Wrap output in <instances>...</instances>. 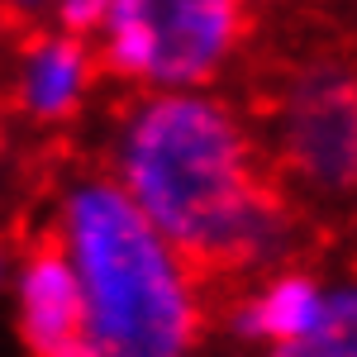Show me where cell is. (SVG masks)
<instances>
[{"instance_id": "cell-1", "label": "cell", "mask_w": 357, "mask_h": 357, "mask_svg": "<svg viewBox=\"0 0 357 357\" xmlns=\"http://www.w3.org/2000/svg\"><path fill=\"white\" fill-rule=\"evenodd\" d=\"M110 176L200 281L276 272L305 243L252 124L200 86L138 96L119 114Z\"/></svg>"}, {"instance_id": "cell-2", "label": "cell", "mask_w": 357, "mask_h": 357, "mask_svg": "<svg viewBox=\"0 0 357 357\" xmlns=\"http://www.w3.org/2000/svg\"><path fill=\"white\" fill-rule=\"evenodd\" d=\"M57 248L77 276L82 343L96 357H191L205 301L191 262L105 172H82L57 200Z\"/></svg>"}, {"instance_id": "cell-3", "label": "cell", "mask_w": 357, "mask_h": 357, "mask_svg": "<svg viewBox=\"0 0 357 357\" xmlns=\"http://www.w3.org/2000/svg\"><path fill=\"white\" fill-rule=\"evenodd\" d=\"M281 158L296 186L314 200L348 195L357 172V114L353 77L338 62L301 67L281 96Z\"/></svg>"}, {"instance_id": "cell-4", "label": "cell", "mask_w": 357, "mask_h": 357, "mask_svg": "<svg viewBox=\"0 0 357 357\" xmlns=\"http://www.w3.org/2000/svg\"><path fill=\"white\" fill-rule=\"evenodd\" d=\"M134 20L153 24V91L205 86L248 33L243 0H143Z\"/></svg>"}, {"instance_id": "cell-5", "label": "cell", "mask_w": 357, "mask_h": 357, "mask_svg": "<svg viewBox=\"0 0 357 357\" xmlns=\"http://www.w3.org/2000/svg\"><path fill=\"white\" fill-rule=\"evenodd\" d=\"M15 305H20V333L38 357H53L57 348L82 338V296L77 276L67 267L62 248H33L15 272Z\"/></svg>"}, {"instance_id": "cell-6", "label": "cell", "mask_w": 357, "mask_h": 357, "mask_svg": "<svg viewBox=\"0 0 357 357\" xmlns=\"http://www.w3.org/2000/svg\"><path fill=\"white\" fill-rule=\"evenodd\" d=\"M91 77H96V53L82 33H48V38H33L20 57L15 100L24 114L57 124L82 110Z\"/></svg>"}, {"instance_id": "cell-7", "label": "cell", "mask_w": 357, "mask_h": 357, "mask_svg": "<svg viewBox=\"0 0 357 357\" xmlns=\"http://www.w3.org/2000/svg\"><path fill=\"white\" fill-rule=\"evenodd\" d=\"M329 314V291L314 272H272L267 286L248 291L229 310V329L243 343H296L324 324Z\"/></svg>"}, {"instance_id": "cell-8", "label": "cell", "mask_w": 357, "mask_h": 357, "mask_svg": "<svg viewBox=\"0 0 357 357\" xmlns=\"http://www.w3.org/2000/svg\"><path fill=\"white\" fill-rule=\"evenodd\" d=\"M267 357H357V296H353V286H333L329 291V314H324V324L310 338L276 343Z\"/></svg>"}, {"instance_id": "cell-9", "label": "cell", "mask_w": 357, "mask_h": 357, "mask_svg": "<svg viewBox=\"0 0 357 357\" xmlns=\"http://www.w3.org/2000/svg\"><path fill=\"white\" fill-rule=\"evenodd\" d=\"M53 5L62 33H82V38L105 24V10H110V0H53Z\"/></svg>"}, {"instance_id": "cell-10", "label": "cell", "mask_w": 357, "mask_h": 357, "mask_svg": "<svg viewBox=\"0 0 357 357\" xmlns=\"http://www.w3.org/2000/svg\"><path fill=\"white\" fill-rule=\"evenodd\" d=\"M0 5H5L10 20H33V15H43L53 0H0Z\"/></svg>"}, {"instance_id": "cell-11", "label": "cell", "mask_w": 357, "mask_h": 357, "mask_svg": "<svg viewBox=\"0 0 357 357\" xmlns=\"http://www.w3.org/2000/svg\"><path fill=\"white\" fill-rule=\"evenodd\" d=\"M53 357H96V353H91V348H86L82 338H77V343H67V348H57Z\"/></svg>"}, {"instance_id": "cell-12", "label": "cell", "mask_w": 357, "mask_h": 357, "mask_svg": "<svg viewBox=\"0 0 357 357\" xmlns=\"http://www.w3.org/2000/svg\"><path fill=\"white\" fill-rule=\"evenodd\" d=\"M243 5H248V0H243Z\"/></svg>"}]
</instances>
